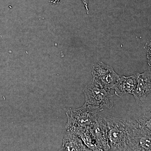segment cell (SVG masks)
<instances>
[{
    "label": "cell",
    "mask_w": 151,
    "mask_h": 151,
    "mask_svg": "<svg viewBox=\"0 0 151 151\" xmlns=\"http://www.w3.org/2000/svg\"><path fill=\"white\" fill-rule=\"evenodd\" d=\"M108 129L110 151H139L136 121L103 116Z\"/></svg>",
    "instance_id": "6da1fadb"
},
{
    "label": "cell",
    "mask_w": 151,
    "mask_h": 151,
    "mask_svg": "<svg viewBox=\"0 0 151 151\" xmlns=\"http://www.w3.org/2000/svg\"><path fill=\"white\" fill-rule=\"evenodd\" d=\"M102 111L100 108L85 103L81 108L69 110L66 113V132L76 128L93 126L97 121L99 112Z\"/></svg>",
    "instance_id": "7a4b0ae2"
},
{
    "label": "cell",
    "mask_w": 151,
    "mask_h": 151,
    "mask_svg": "<svg viewBox=\"0 0 151 151\" xmlns=\"http://www.w3.org/2000/svg\"><path fill=\"white\" fill-rule=\"evenodd\" d=\"M85 103L104 110L113 107L114 101L109 89L104 88L92 80L84 87Z\"/></svg>",
    "instance_id": "3957f363"
},
{
    "label": "cell",
    "mask_w": 151,
    "mask_h": 151,
    "mask_svg": "<svg viewBox=\"0 0 151 151\" xmlns=\"http://www.w3.org/2000/svg\"><path fill=\"white\" fill-rule=\"evenodd\" d=\"M92 73L94 81L108 89H112L122 76L117 74L113 68L101 61L93 65Z\"/></svg>",
    "instance_id": "277c9868"
},
{
    "label": "cell",
    "mask_w": 151,
    "mask_h": 151,
    "mask_svg": "<svg viewBox=\"0 0 151 151\" xmlns=\"http://www.w3.org/2000/svg\"><path fill=\"white\" fill-rule=\"evenodd\" d=\"M151 75L150 70H147L140 73L134 89L132 94L139 106L144 105L146 98L151 93Z\"/></svg>",
    "instance_id": "5b68a950"
},
{
    "label": "cell",
    "mask_w": 151,
    "mask_h": 151,
    "mask_svg": "<svg viewBox=\"0 0 151 151\" xmlns=\"http://www.w3.org/2000/svg\"><path fill=\"white\" fill-rule=\"evenodd\" d=\"M91 132L100 151H110L107 125L102 115H98L97 121L91 128Z\"/></svg>",
    "instance_id": "8992f818"
},
{
    "label": "cell",
    "mask_w": 151,
    "mask_h": 151,
    "mask_svg": "<svg viewBox=\"0 0 151 151\" xmlns=\"http://www.w3.org/2000/svg\"><path fill=\"white\" fill-rule=\"evenodd\" d=\"M140 73H136L129 76H121L119 82L112 89L115 90V94L119 97L125 94H132L134 89Z\"/></svg>",
    "instance_id": "52a82bcc"
},
{
    "label": "cell",
    "mask_w": 151,
    "mask_h": 151,
    "mask_svg": "<svg viewBox=\"0 0 151 151\" xmlns=\"http://www.w3.org/2000/svg\"><path fill=\"white\" fill-rule=\"evenodd\" d=\"M61 151H91L78 136L66 132L63 139Z\"/></svg>",
    "instance_id": "ba28073f"
},
{
    "label": "cell",
    "mask_w": 151,
    "mask_h": 151,
    "mask_svg": "<svg viewBox=\"0 0 151 151\" xmlns=\"http://www.w3.org/2000/svg\"><path fill=\"white\" fill-rule=\"evenodd\" d=\"M92 126L76 128L66 132L73 133L78 136L90 150L100 151L91 132Z\"/></svg>",
    "instance_id": "9c48e42d"
},
{
    "label": "cell",
    "mask_w": 151,
    "mask_h": 151,
    "mask_svg": "<svg viewBox=\"0 0 151 151\" xmlns=\"http://www.w3.org/2000/svg\"><path fill=\"white\" fill-rule=\"evenodd\" d=\"M83 3V4L85 7V8L86 9V12L87 14L89 13V7H88V4H89V0H81Z\"/></svg>",
    "instance_id": "30bf717a"
},
{
    "label": "cell",
    "mask_w": 151,
    "mask_h": 151,
    "mask_svg": "<svg viewBox=\"0 0 151 151\" xmlns=\"http://www.w3.org/2000/svg\"><path fill=\"white\" fill-rule=\"evenodd\" d=\"M60 0H50V4L56 5L59 4Z\"/></svg>",
    "instance_id": "8fae6325"
}]
</instances>
